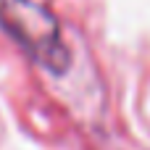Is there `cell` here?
<instances>
[{
  "instance_id": "6da1fadb",
  "label": "cell",
  "mask_w": 150,
  "mask_h": 150,
  "mask_svg": "<svg viewBox=\"0 0 150 150\" xmlns=\"http://www.w3.org/2000/svg\"><path fill=\"white\" fill-rule=\"evenodd\" d=\"M0 29L45 71L63 76L71 69V50L61 21L40 0H0Z\"/></svg>"
}]
</instances>
